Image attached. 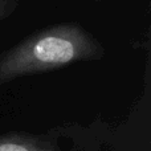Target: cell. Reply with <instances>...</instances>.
<instances>
[{
	"label": "cell",
	"mask_w": 151,
	"mask_h": 151,
	"mask_svg": "<svg viewBox=\"0 0 151 151\" xmlns=\"http://www.w3.org/2000/svg\"><path fill=\"white\" fill-rule=\"evenodd\" d=\"M94 1H101V0H94Z\"/></svg>",
	"instance_id": "cell-4"
},
{
	"label": "cell",
	"mask_w": 151,
	"mask_h": 151,
	"mask_svg": "<svg viewBox=\"0 0 151 151\" xmlns=\"http://www.w3.org/2000/svg\"><path fill=\"white\" fill-rule=\"evenodd\" d=\"M0 151H60L53 141L28 133L0 134Z\"/></svg>",
	"instance_id": "cell-2"
},
{
	"label": "cell",
	"mask_w": 151,
	"mask_h": 151,
	"mask_svg": "<svg viewBox=\"0 0 151 151\" xmlns=\"http://www.w3.org/2000/svg\"><path fill=\"white\" fill-rule=\"evenodd\" d=\"M106 50L78 23H61L40 29L0 53V85L27 76L42 74L72 64L99 61Z\"/></svg>",
	"instance_id": "cell-1"
},
{
	"label": "cell",
	"mask_w": 151,
	"mask_h": 151,
	"mask_svg": "<svg viewBox=\"0 0 151 151\" xmlns=\"http://www.w3.org/2000/svg\"><path fill=\"white\" fill-rule=\"evenodd\" d=\"M19 5V0H0V24L5 21Z\"/></svg>",
	"instance_id": "cell-3"
}]
</instances>
